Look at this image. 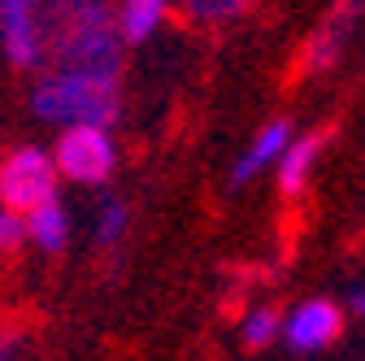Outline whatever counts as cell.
Listing matches in <instances>:
<instances>
[{
    "mask_svg": "<svg viewBox=\"0 0 365 361\" xmlns=\"http://www.w3.org/2000/svg\"><path fill=\"white\" fill-rule=\"evenodd\" d=\"M0 53L14 70H39L43 61V0H0Z\"/></svg>",
    "mask_w": 365,
    "mask_h": 361,
    "instance_id": "5b68a950",
    "label": "cell"
},
{
    "mask_svg": "<svg viewBox=\"0 0 365 361\" xmlns=\"http://www.w3.org/2000/svg\"><path fill=\"white\" fill-rule=\"evenodd\" d=\"M130 231V205L126 196H105L96 209V244L101 248H118Z\"/></svg>",
    "mask_w": 365,
    "mask_h": 361,
    "instance_id": "5bb4252c",
    "label": "cell"
},
{
    "mask_svg": "<svg viewBox=\"0 0 365 361\" xmlns=\"http://www.w3.org/2000/svg\"><path fill=\"white\" fill-rule=\"evenodd\" d=\"M292 140H296V122H292V118H269V122L252 135V140L240 148V157L231 161L226 183H231V188H248L252 178H261L265 170L279 166V157L292 148Z\"/></svg>",
    "mask_w": 365,
    "mask_h": 361,
    "instance_id": "ba28073f",
    "label": "cell"
},
{
    "mask_svg": "<svg viewBox=\"0 0 365 361\" xmlns=\"http://www.w3.org/2000/svg\"><path fill=\"white\" fill-rule=\"evenodd\" d=\"M57 166L53 153H43L35 144H22L14 153L0 157V209H9L26 218L31 209L57 200Z\"/></svg>",
    "mask_w": 365,
    "mask_h": 361,
    "instance_id": "3957f363",
    "label": "cell"
},
{
    "mask_svg": "<svg viewBox=\"0 0 365 361\" xmlns=\"http://www.w3.org/2000/svg\"><path fill=\"white\" fill-rule=\"evenodd\" d=\"M252 5H257V0H174V9L187 18L192 26H205V31L240 22Z\"/></svg>",
    "mask_w": 365,
    "mask_h": 361,
    "instance_id": "7c38bea8",
    "label": "cell"
},
{
    "mask_svg": "<svg viewBox=\"0 0 365 361\" xmlns=\"http://www.w3.org/2000/svg\"><path fill=\"white\" fill-rule=\"evenodd\" d=\"M339 335H344V309L327 296H309V300H300L296 309L283 313V335L279 340L296 357H309V352L331 348Z\"/></svg>",
    "mask_w": 365,
    "mask_h": 361,
    "instance_id": "8992f818",
    "label": "cell"
},
{
    "mask_svg": "<svg viewBox=\"0 0 365 361\" xmlns=\"http://www.w3.org/2000/svg\"><path fill=\"white\" fill-rule=\"evenodd\" d=\"M283 335V313L274 309V305H252L244 318H240V344L244 348H269L274 340Z\"/></svg>",
    "mask_w": 365,
    "mask_h": 361,
    "instance_id": "4fadbf2b",
    "label": "cell"
},
{
    "mask_svg": "<svg viewBox=\"0 0 365 361\" xmlns=\"http://www.w3.org/2000/svg\"><path fill=\"white\" fill-rule=\"evenodd\" d=\"M361 14H365V0H331V14L322 18V26H317L309 35V44H304V57H300L304 78H317V74L339 66V57L348 49V35L361 22Z\"/></svg>",
    "mask_w": 365,
    "mask_h": 361,
    "instance_id": "52a82bcc",
    "label": "cell"
},
{
    "mask_svg": "<svg viewBox=\"0 0 365 361\" xmlns=\"http://www.w3.org/2000/svg\"><path fill=\"white\" fill-rule=\"evenodd\" d=\"M53 166L70 183H87V188H105L113 170H118V144L113 131L105 126H66L57 135L53 148Z\"/></svg>",
    "mask_w": 365,
    "mask_h": 361,
    "instance_id": "277c9868",
    "label": "cell"
},
{
    "mask_svg": "<svg viewBox=\"0 0 365 361\" xmlns=\"http://www.w3.org/2000/svg\"><path fill=\"white\" fill-rule=\"evenodd\" d=\"M22 235H26L22 218H18V213H9V209H0V253L18 248V244H22Z\"/></svg>",
    "mask_w": 365,
    "mask_h": 361,
    "instance_id": "9a60e30c",
    "label": "cell"
},
{
    "mask_svg": "<svg viewBox=\"0 0 365 361\" xmlns=\"http://www.w3.org/2000/svg\"><path fill=\"white\" fill-rule=\"evenodd\" d=\"M348 313H352V318H361V322H365V283L348 292Z\"/></svg>",
    "mask_w": 365,
    "mask_h": 361,
    "instance_id": "2e32d148",
    "label": "cell"
},
{
    "mask_svg": "<svg viewBox=\"0 0 365 361\" xmlns=\"http://www.w3.org/2000/svg\"><path fill=\"white\" fill-rule=\"evenodd\" d=\"M18 344H22V340H18L14 331H0V361H14V357H18Z\"/></svg>",
    "mask_w": 365,
    "mask_h": 361,
    "instance_id": "e0dca14e",
    "label": "cell"
},
{
    "mask_svg": "<svg viewBox=\"0 0 365 361\" xmlns=\"http://www.w3.org/2000/svg\"><path fill=\"white\" fill-rule=\"evenodd\" d=\"M43 57L48 70L113 74L126 70V44L109 0H43Z\"/></svg>",
    "mask_w": 365,
    "mask_h": 361,
    "instance_id": "6da1fadb",
    "label": "cell"
},
{
    "mask_svg": "<svg viewBox=\"0 0 365 361\" xmlns=\"http://www.w3.org/2000/svg\"><path fill=\"white\" fill-rule=\"evenodd\" d=\"M322 148H327V131H304V135L292 140V148L279 157V166H274V178H279V192L283 196H300L309 188Z\"/></svg>",
    "mask_w": 365,
    "mask_h": 361,
    "instance_id": "9c48e42d",
    "label": "cell"
},
{
    "mask_svg": "<svg viewBox=\"0 0 365 361\" xmlns=\"http://www.w3.org/2000/svg\"><path fill=\"white\" fill-rule=\"evenodd\" d=\"M31 113L53 126H113L122 113V78L48 70L31 87Z\"/></svg>",
    "mask_w": 365,
    "mask_h": 361,
    "instance_id": "7a4b0ae2",
    "label": "cell"
},
{
    "mask_svg": "<svg viewBox=\"0 0 365 361\" xmlns=\"http://www.w3.org/2000/svg\"><path fill=\"white\" fill-rule=\"evenodd\" d=\"M22 227H26V240L43 253H61L70 244V209L61 200H48V205H39L22 218Z\"/></svg>",
    "mask_w": 365,
    "mask_h": 361,
    "instance_id": "30bf717a",
    "label": "cell"
},
{
    "mask_svg": "<svg viewBox=\"0 0 365 361\" xmlns=\"http://www.w3.org/2000/svg\"><path fill=\"white\" fill-rule=\"evenodd\" d=\"M118 31H122V44H144L161 22L165 14L174 9V0H118Z\"/></svg>",
    "mask_w": 365,
    "mask_h": 361,
    "instance_id": "8fae6325",
    "label": "cell"
}]
</instances>
